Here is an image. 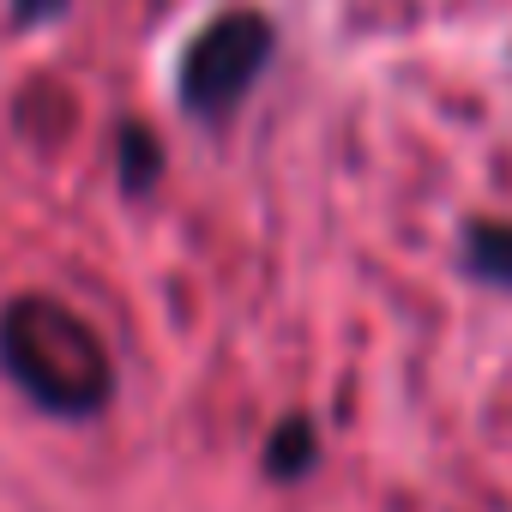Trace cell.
Segmentation results:
<instances>
[{
	"label": "cell",
	"instance_id": "6",
	"mask_svg": "<svg viewBox=\"0 0 512 512\" xmlns=\"http://www.w3.org/2000/svg\"><path fill=\"white\" fill-rule=\"evenodd\" d=\"M13 13H19V25H49L67 13V0H13Z\"/></svg>",
	"mask_w": 512,
	"mask_h": 512
},
{
	"label": "cell",
	"instance_id": "2",
	"mask_svg": "<svg viewBox=\"0 0 512 512\" xmlns=\"http://www.w3.org/2000/svg\"><path fill=\"white\" fill-rule=\"evenodd\" d=\"M266 61H272V19L266 13H253V7L217 13L181 49V73H175L181 109L193 121H229L241 109V97L260 85Z\"/></svg>",
	"mask_w": 512,
	"mask_h": 512
},
{
	"label": "cell",
	"instance_id": "1",
	"mask_svg": "<svg viewBox=\"0 0 512 512\" xmlns=\"http://www.w3.org/2000/svg\"><path fill=\"white\" fill-rule=\"evenodd\" d=\"M0 368L55 416H91L115 392L103 338L55 296H13L0 308Z\"/></svg>",
	"mask_w": 512,
	"mask_h": 512
},
{
	"label": "cell",
	"instance_id": "3",
	"mask_svg": "<svg viewBox=\"0 0 512 512\" xmlns=\"http://www.w3.org/2000/svg\"><path fill=\"white\" fill-rule=\"evenodd\" d=\"M314 464H320V428L308 416H284L272 428V440H266V470L278 482H302Z\"/></svg>",
	"mask_w": 512,
	"mask_h": 512
},
{
	"label": "cell",
	"instance_id": "5",
	"mask_svg": "<svg viewBox=\"0 0 512 512\" xmlns=\"http://www.w3.org/2000/svg\"><path fill=\"white\" fill-rule=\"evenodd\" d=\"M157 175H163V151H157L151 127L145 121H127L121 127V181H127V193H151Z\"/></svg>",
	"mask_w": 512,
	"mask_h": 512
},
{
	"label": "cell",
	"instance_id": "4",
	"mask_svg": "<svg viewBox=\"0 0 512 512\" xmlns=\"http://www.w3.org/2000/svg\"><path fill=\"white\" fill-rule=\"evenodd\" d=\"M464 260H470V272L482 278V284H500V290H512V223H470V235H464Z\"/></svg>",
	"mask_w": 512,
	"mask_h": 512
}]
</instances>
